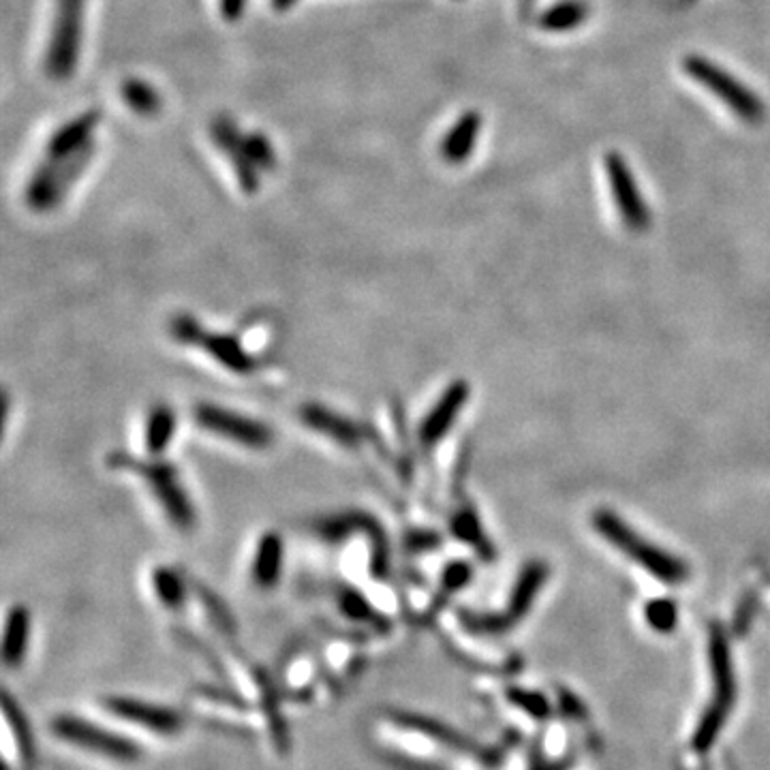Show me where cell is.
Returning <instances> with one entry per match:
<instances>
[{"mask_svg":"<svg viewBox=\"0 0 770 770\" xmlns=\"http://www.w3.org/2000/svg\"><path fill=\"white\" fill-rule=\"evenodd\" d=\"M242 140H244L246 152H249V157L259 167L261 174H268L272 169H276V163H279L276 161V150L264 133L259 131L242 133Z\"/></svg>","mask_w":770,"mask_h":770,"instance_id":"4316f807","label":"cell"},{"mask_svg":"<svg viewBox=\"0 0 770 770\" xmlns=\"http://www.w3.org/2000/svg\"><path fill=\"white\" fill-rule=\"evenodd\" d=\"M3 715H5V723L7 728L13 730L15 734V745H18V751L24 762H30L35 756V743H33V736H30V728L26 723V717L22 715V711L18 706L13 704L9 693H5L3 698Z\"/></svg>","mask_w":770,"mask_h":770,"instance_id":"cb8c5ba5","label":"cell"},{"mask_svg":"<svg viewBox=\"0 0 770 770\" xmlns=\"http://www.w3.org/2000/svg\"><path fill=\"white\" fill-rule=\"evenodd\" d=\"M246 9V0H219V11L227 22H238Z\"/></svg>","mask_w":770,"mask_h":770,"instance_id":"f546056e","label":"cell"},{"mask_svg":"<svg viewBox=\"0 0 770 770\" xmlns=\"http://www.w3.org/2000/svg\"><path fill=\"white\" fill-rule=\"evenodd\" d=\"M683 71L693 82L700 84L704 90L711 92L715 99L726 105L732 114L747 122V125H760L764 120L766 110L762 99L756 92H751L741 80H736L732 73L715 65L713 60L704 56H687L683 60Z\"/></svg>","mask_w":770,"mask_h":770,"instance_id":"277c9868","label":"cell"},{"mask_svg":"<svg viewBox=\"0 0 770 770\" xmlns=\"http://www.w3.org/2000/svg\"><path fill=\"white\" fill-rule=\"evenodd\" d=\"M589 18V7L582 0H563L542 13L539 18V26L548 33H567L582 26Z\"/></svg>","mask_w":770,"mask_h":770,"instance_id":"603a6c76","label":"cell"},{"mask_svg":"<svg viewBox=\"0 0 770 770\" xmlns=\"http://www.w3.org/2000/svg\"><path fill=\"white\" fill-rule=\"evenodd\" d=\"M467 400L469 385L465 381H454L450 388L441 394V398L422 420L418 430V439L424 450L435 448V445L450 433V428L458 420L460 409L467 405Z\"/></svg>","mask_w":770,"mask_h":770,"instance_id":"4fadbf2b","label":"cell"},{"mask_svg":"<svg viewBox=\"0 0 770 770\" xmlns=\"http://www.w3.org/2000/svg\"><path fill=\"white\" fill-rule=\"evenodd\" d=\"M50 730L60 741L120 764H133L142 756V749L129 738L75 715H56L50 723Z\"/></svg>","mask_w":770,"mask_h":770,"instance_id":"5b68a950","label":"cell"},{"mask_svg":"<svg viewBox=\"0 0 770 770\" xmlns=\"http://www.w3.org/2000/svg\"><path fill=\"white\" fill-rule=\"evenodd\" d=\"M593 525L597 533L606 537L612 546L619 548L631 561L653 574L664 584H681L689 578V567L679 557L664 552L659 546L646 542L636 531H631L625 522L608 510H597L593 514Z\"/></svg>","mask_w":770,"mask_h":770,"instance_id":"6da1fadb","label":"cell"},{"mask_svg":"<svg viewBox=\"0 0 770 770\" xmlns=\"http://www.w3.org/2000/svg\"><path fill=\"white\" fill-rule=\"evenodd\" d=\"M103 706L114 717L135 723V726L163 734V736H174L184 728V717L169 706L148 704L144 700H133V698H122V696L105 698Z\"/></svg>","mask_w":770,"mask_h":770,"instance_id":"7c38bea8","label":"cell"},{"mask_svg":"<svg viewBox=\"0 0 770 770\" xmlns=\"http://www.w3.org/2000/svg\"><path fill=\"white\" fill-rule=\"evenodd\" d=\"M676 606L668 599H655L649 606H646V621L657 631H670L676 625Z\"/></svg>","mask_w":770,"mask_h":770,"instance_id":"83f0119b","label":"cell"},{"mask_svg":"<svg viewBox=\"0 0 770 770\" xmlns=\"http://www.w3.org/2000/svg\"><path fill=\"white\" fill-rule=\"evenodd\" d=\"M193 415L199 428L206 430V433L242 445V448L266 450L274 441V433L268 424L249 418V415L244 413H236L234 409L212 403H199Z\"/></svg>","mask_w":770,"mask_h":770,"instance_id":"ba28073f","label":"cell"},{"mask_svg":"<svg viewBox=\"0 0 770 770\" xmlns=\"http://www.w3.org/2000/svg\"><path fill=\"white\" fill-rule=\"evenodd\" d=\"M482 114H477L473 110L462 114L454 127L443 135V140L439 144V154L445 163L450 165H460L465 163L471 152L477 144V137L482 133Z\"/></svg>","mask_w":770,"mask_h":770,"instance_id":"e0dca14e","label":"cell"},{"mask_svg":"<svg viewBox=\"0 0 770 770\" xmlns=\"http://www.w3.org/2000/svg\"><path fill=\"white\" fill-rule=\"evenodd\" d=\"M210 137L212 142L217 144V148L225 154L231 169L240 182V187L244 193L255 195L259 191L261 184V172L259 167L253 163L249 157V152L244 148L242 140V131L238 125L229 116H217L210 122Z\"/></svg>","mask_w":770,"mask_h":770,"instance_id":"8fae6325","label":"cell"},{"mask_svg":"<svg viewBox=\"0 0 770 770\" xmlns=\"http://www.w3.org/2000/svg\"><path fill=\"white\" fill-rule=\"evenodd\" d=\"M95 152H97V142L92 140L82 150H77L75 154H71V157L60 161L56 178L52 182V189L48 193V199H45L41 212L56 210L60 204H63V199L69 195L73 184L80 180V176L86 172V167L92 163V159H95Z\"/></svg>","mask_w":770,"mask_h":770,"instance_id":"ac0fdd59","label":"cell"},{"mask_svg":"<svg viewBox=\"0 0 770 770\" xmlns=\"http://www.w3.org/2000/svg\"><path fill=\"white\" fill-rule=\"evenodd\" d=\"M30 642V612L26 606H13L5 619L3 661L7 668H20Z\"/></svg>","mask_w":770,"mask_h":770,"instance_id":"d6986e66","label":"cell"},{"mask_svg":"<svg viewBox=\"0 0 770 770\" xmlns=\"http://www.w3.org/2000/svg\"><path fill=\"white\" fill-rule=\"evenodd\" d=\"M296 3H298V0H270V7L274 11H287V9L294 7Z\"/></svg>","mask_w":770,"mask_h":770,"instance_id":"4dcf8cb0","label":"cell"},{"mask_svg":"<svg viewBox=\"0 0 770 770\" xmlns=\"http://www.w3.org/2000/svg\"><path fill=\"white\" fill-rule=\"evenodd\" d=\"M338 608H341V612L347 616V619L356 621V623L375 625V627L381 625L379 612H377V610L371 606V602H368V599H366L360 591H356V589L343 587L341 591H338Z\"/></svg>","mask_w":770,"mask_h":770,"instance_id":"d4e9b609","label":"cell"},{"mask_svg":"<svg viewBox=\"0 0 770 770\" xmlns=\"http://www.w3.org/2000/svg\"><path fill=\"white\" fill-rule=\"evenodd\" d=\"M300 420L306 428L336 441L338 445H343V448H358V443L362 441L360 426L330 407L308 403L300 409Z\"/></svg>","mask_w":770,"mask_h":770,"instance_id":"5bb4252c","label":"cell"},{"mask_svg":"<svg viewBox=\"0 0 770 770\" xmlns=\"http://www.w3.org/2000/svg\"><path fill=\"white\" fill-rule=\"evenodd\" d=\"M546 578H548V567L544 563H529L525 569H522V574L516 582V589L512 593V602L503 614H499V616L497 614H488V616L465 614V619L462 621H465L467 627H471L473 631H484V634H499V631L510 629L529 612V608L533 606V599L539 593V589H542V584L546 582Z\"/></svg>","mask_w":770,"mask_h":770,"instance_id":"9c48e42d","label":"cell"},{"mask_svg":"<svg viewBox=\"0 0 770 770\" xmlns=\"http://www.w3.org/2000/svg\"><path fill=\"white\" fill-rule=\"evenodd\" d=\"M452 533L460 539V542H467L473 548H477L484 554H490V544L484 537L482 531V522L477 518V514L471 510V507H462L452 518Z\"/></svg>","mask_w":770,"mask_h":770,"instance_id":"484cf974","label":"cell"},{"mask_svg":"<svg viewBox=\"0 0 770 770\" xmlns=\"http://www.w3.org/2000/svg\"><path fill=\"white\" fill-rule=\"evenodd\" d=\"M120 95L135 114L157 116L163 110L161 92L140 77H129L120 84Z\"/></svg>","mask_w":770,"mask_h":770,"instance_id":"7402d4cb","label":"cell"},{"mask_svg":"<svg viewBox=\"0 0 770 770\" xmlns=\"http://www.w3.org/2000/svg\"><path fill=\"white\" fill-rule=\"evenodd\" d=\"M101 122V112L99 110H88L80 116H75L73 120L65 122L63 127H58L52 137L48 140V146H45V157H54V159H67L77 150H82L88 142L95 140V129Z\"/></svg>","mask_w":770,"mask_h":770,"instance_id":"9a60e30c","label":"cell"},{"mask_svg":"<svg viewBox=\"0 0 770 770\" xmlns=\"http://www.w3.org/2000/svg\"><path fill=\"white\" fill-rule=\"evenodd\" d=\"M606 174L616 210H619L623 223L631 231H644L651 223V214L644 204V197L638 189L634 174H631L629 165L619 152H608Z\"/></svg>","mask_w":770,"mask_h":770,"instance_id":"30bf717a","label":"cell"},{"mask_svg":"<svg viewBox=\"0 0 770 770\" xmlns=\"http://www.w3.org/2000/svg\"><path fill=\"white\" fill-rule=\"evenodd\" d=\"M172 334L184 345H195L223 368L238 375H251L257 368V360L242 347L236 336L223 332L204 330L191 315H178L172 321Z\"/></svg>","mask_w":770,"mask_h":770,"instance_id":"52a82bcc","label":"cell"},{"mask_svg":"<svg viewBox=\"0 0 770 770\" xmlns=\"http://www.w3.org/2000/svg\"><path fill=\"white\" fill-rule=\"evenodd\" d=\"M283 561H285L283 537L276 531H268L261 535L255 546V557L251 565V576L259 589L268 591L279 584L283 574Z\"/></svg>","mask_w":770,"mask_h":770,"instance_id":"2e32d148","label":"cell"},{"mask_svg":"<svg viewBox=\"0 0 770 770\" xmlns=\"http://www.w3.org/2000/svg\"><path fill=\"white\" fill-rule=\"evenodd\" d=\"M708 659H711L713 696H711V704H708V708L700 719L696 734H693V747L698 751H706L715 743V738L721 732L723 723H726L732 702L736 698L730 646L719 627L711 629V638H708Z\"/></svg>","mask_w":770,"mask_h":770,"instance_id":"3957f363","label":"cell"},{"mask_svg":"<svg viewBox=\"0 0 770 770\" xmlns=\"http://www.w3.org/2000/svg\"><path fill=\"white\" fill-rule=\"evenodd\" d=\"M86 0H56V18L45 52V73L63 82L75 73L82 48V15Z\"/></svg>","mask_w":770,"mask_h":770,"instance_id":"8992f818","label":"cell"},{"mask_svg":"<svg viewBox=\"0 0 770 770\" xmlns=\"http://www.w3.org/2000/svg\"><path fill=\"white\" fill-rule=\"evenodd\" d=\"M150 580H152L154 595H157V599L167 610H180L184 604H187L189 587L176 569L172 567L152 569Z\"/></svg>","mask_w":770,"mask_h":770,"instance_id":"44dd1931","label":"cell"},{"mask_svg":"<svg viewBox=\"0 0 770 770\" xmlns=\"http://www.w3.org/2000/svg\"><path fill=\"white\" fill-rule=\"evenodd\" d=\"M176 411L167 405H157L148 411L146 418V428H144V443H146V452L152 458H161L169 445H172L176 437Z\"/></svg>","mask_w":770,"mask_h":770,"instance_id":"ffe728a7","label":"cell"},{"mask_svg":"<svg viewBox=\"0 0 770 770\" xmlns=\"http://www.w3.org/2000/svg\"><path fill=\"white\" fill-rule=\"evenodd\" d=\"M471 580V567L469 563L456 561L443 572V587L445 591H458L465 587V584Z\"/></svg>","mask_w":770,"mask_h":770,"instance_id":"f1b7e54d","label":"cell"},{"mask_svg":"<svg viewBox=\"0 0 770 770\" xmlns=\"http://www.w3.org/2000/svg\"><path fill=\"white\" fill-rule=\"evenodd\" d=\"M110 465L140 475L174 527L184 533H189L195 527V507L187 495V490H184L178 469L174 465H169L167 460L161 458L135 460L127 454L110 456Z\"/></svg>","mask_w":770,"mask_h":770,"instance_id":"7a4b0ae2","label":"cell"}]
</instances>
